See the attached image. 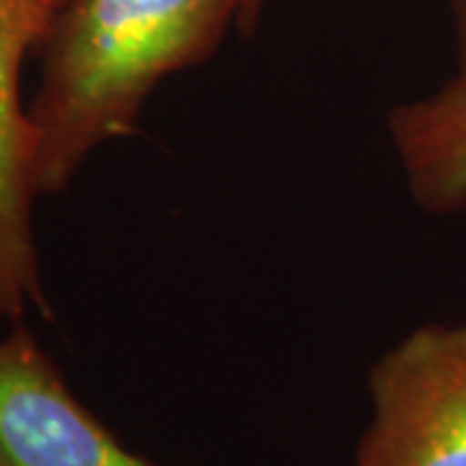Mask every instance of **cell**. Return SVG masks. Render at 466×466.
Returning <instances> with one entry per match:
<instances>
[{
    "mask_svg": "<svg viewBox=\"0 0 466 466\" xmlns=\"http://www.w3.org/2000/svg\"><path fill=\"white\" fill-rule=\"evenodd\" d=\"M389 135L420 208L435 216L466 208V67L431 96L394 106Z\"/></svg>",
    "mask_w": 466,
    "mask_h": 466,
    "instance_id": "cell-5",
    "label": "cell"
},
{
    "mask_svg": "<svg viewBox=\"0 0 466 466\" xmlns=\"http://www.w3.org/2000/svg\"><path fill=\"white\" fill-rule=\"evenodd\" d=\"M352 466H466V324H425L368 376Z\"/></svg>",
    "mask_w": 466,
    "mask_h": 466,
    "instance_id": "cell-2",
    "label": "cell"
},
{
    "mask_svg": "<svg viewBox=\"0 0 466 466\" xmlns=\"http://www.w3.org/2000/svg\"><path fill=\"white\" fill-rule=\"evenodd\" d=\"M449 5L453 32H456V45H459V60L466 67V0H446Z\"/></svg>",
    "mask_w": 466,
    "mask_h": 466,
    "instance_id": "cell-6",
    "label": "cell"
},
{
    "mask_svg": "<svg viewBox=\"0 0 466 466\" xmlns=\"http://www.w3.org/2000/svg\"><path fill=\"white\" fill-rule=\"evenodd\" d=\"M0 466H158L130 451L63 379L24 321L0 337Z\"/></svg>",
    "mask_w": 466,
    "mask_h": 466,
    "instance_id": "cell-4",
    "label": "cell"
},
{
    "mask_svg": "<svg viewBox=\"0 0 466 466\" xmlns=\"http://www.w3.org/2000/svg\"><path fill=\"white\" fill-rule=\"evenodd\" d=\"M247 0H63L26 104L36 198L66 192L91 153L135 133L153 88L218 50Z\"/></svg>",
    "mask_w": 466,
    "mask_h": 466,
    "instance_id": "cell-1",
    "label": "cell"
},
{
    "mask_svg": "<svg viewBox=\"0 0 466 466\" xmlns=\"http://www.w3.org/2000/svg\"><path fill=\"white\" fill-rule=\"evenodd\" d=\"M63 0H0V321L50 317L34 244V137L21 101L29 55L42 52Z\"/></svg>",
    "mask_w": 466,
    "mask_h": 466,
    "instance_id": "cell-3",
    "label": "cell"
},
{
    "mask_svg": "<svg viewBox=\"0 0 466 466\" xmlns=\"http://www.w3.org/2000/svg\"><path fill=\"white\" fill-rule=\"evenodd\" d=\"M262 5H265V0H247V5H244V11H241V18H238V26H241L244 32H251V29H254Z\"/></svg>",
    "mask_w": 466,
    "mask_h": 466,
    "instance_id": "cell-7",
    "label": "cell"
}]
</instances>
